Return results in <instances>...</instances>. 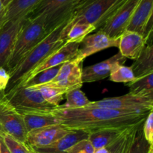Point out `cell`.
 Listing matches in <instances>:
<instances>
[{
  "label": "cell",
  "instance_id": "obj_13",
  "mask_svg": "<svg viewBox=\"0 0 153 153\" xmlns=\"http://www.w3.org/2000/svg\"><path fill=\"white\" fill-rule=\"evenodd\" d=\"M120 37H111L102 30L88 34L79 45L77 58L82 61L97 52L112 47H118Z\"/></svg>",
  "mask_w": 153,
  "mask_h": 153
},
{
  "label": "cell",
  "instance_id": "obj_29",
  "mask_svg": "<svg viewBox=\"0 0 153 153\" xmlns=\"http://www.w3.org/2000/svg\"><path fill=\"white\" fill-rule=\"evenodd\" d=\"M134 79L135 77L131 67L124 65L116 66L109 76V80L117 83L128 84Z\"/></svg>",
  "mask_w": 153,
  "mask_h": 153
},
{
  "label": "cell",
  "instance_id": "obj_26",
  "mask_svg": "<svg viewBox=\"0 0 153 153\" xmlns=\"http://www.w3.org/2000/svg\"><path fill=\"white\" fill-rule=\"evenodd\" d=\"M61 66L43 70L37 74L34 75L33 77L27 79L25 82L18 85H22V86L25 87H37L40 86V85H46L55 79V77L57 76L58 71H59Z\"/></svg>",
  "mask_w": 153,
  "mask_h": 153
},
{
  "label": "cell",
  "instance_id": "obj_39",
  "mask_svg": "<svg viewBox=\"0 0 153 153\" xmlns=\"http://www.w3.org/2000/svg\"><path fill=\"white\" fill-rule=\"evenodd\" d=\"M4 92H0V100L4 97Z\"/></svg>",
  "mask_w": 153,
  "mask_h": 153
},
{
  "label": "cell",
  "instance_id": "obj_40",
  "mask_svg": "<svg viewBox=\"0 0 153 153\" xmlns=\"http://www.w3.org/2000/svg\"><path fill=\"white\" fill-rule=\"evenodd\" d=\"M148 153H153V146H151V147L149 148V152Z\"/></svg>",
  "mask_w": 153,
  "mask_h": 153
},
{
  "label": "cell",
  "instance_id": "obj_17",
  "mask_svg": "<svg viewBox=\"0 0 153 153\" xmlns=\"http://www.w3.org/2000/svg\"><path fill=\"white\" fill-rule=\"evenodd\" d=\"M88 135L89 133L82 130H73L48 146L31 148L35 153H67V150L78 142L88 139Z\"/></svg>",
  "mask_w": 153,
  "mask_h": 153
},
{
  "label": "cell",
  "instance_id": "obj_24",
  "mask_svg": "<svg viewBox=\"0 0 153 153\" xmlns=\"http://www.w3.org/2000/svg\"><path fill=\"white\" fill-rule=\"evenodd\" d=\"M95 30V26L91 24L79 22L71 23L70 22V29L66 35V43H81L85 37Z\"/></svg>",
  "mask_w": 153,
  "mask_h": 153
},
{
  "label": "cell",
  "instance_id": "obj_28",
  "mask_svg": "<svg viewBox=\"0 0 153 153\" xmlns=\"http://www.w3.org/2000/svg\"><path fill=\"white\" fill-rule=\"evenodd\" d=\"M151 146L143 136V125L138 128L135 137L123 153H148Z\"/></svg>",
  "mask_w": 153,
  "mask_h": 153
},
{
  "label": "cell",
  "instance_id": "obj_33",
  "mask_svg": "<svg viewBox=\"0 0 153 153\" xmlns=\"http://www.w3.org/2000/svg\"><path fill=\"white\" fill-rule=\"evenodd\" d=\"M10 80V74L4 67H0V92H4Z\"/></svg>",
  "mask_w": 153,
  "mask_h": 153
},
{
  "label": "cell",
  "instance_id": "obj_27",
  "mask_svg": "<svg viewBox=\"0 0 153 153\" xmlns=\"http://www.w3.org/2000/svg\"><path fill=\"white\" fill-rule=\"evenodd\" d=\"M34 88L40 91L42 97L48 103L55 107L59 105L60 102L64 100V95L67 93L61 88L48 85H40Z\"/></svg>",
  "mask_w": 153,
  "mask_h": 153
},
{
  "label": "cell",
  "instance_id": "obj_9",
  "mask_svg": "<svg viewBox=\"0 0 153 153\" xmlns=\"http://www.w3.org/2000/svg\"><path fill=\"white\" fill-rule=\"evenodd\" d=\"M82 59L76 57L61 64L55 79L46 85L61 88L66 92L81 88L84 84L82 82Z\"/></svg>",
  "mask_w": 153,
  "mask_h": 153
},
{
  "label": "cell",
  "instance_id": "obj_1",
  "mask_svg": "<svg viewBox=\"0 0 153 153\" xmlns=\"http://www.w3.org/2000/svg\"><path fill=\"white\" fill-rule=\"evenodd\" d=\"M60 124L71 130L88 133L111 128H124L143 124L149 112L123 111L96 107L51 111Z\"/></svg>",
  "mask_w": 153,
  "mask_h": 153
},
{
  "label": "cell",
  "instance_id": "obj_11",
  "mask_svg": "<svg viewBox=\"0 0 153 153\" xmlns=\"http://www.w3.org/2000/svg\"><path fill=\"white\" fill-rule=\"evenodd\" d=\"M152 12L153 0H140L126 28L143 36L147 43L152 38Z\"/></svg>",
  "mask_w": 153,
  "mask_h": 153
},
{
  "label": "cell",
  "instance_id": "obj_21",
  "mask_svg": "<svg viewBox=\"0 0 153 153\" xmlns=\"http://www.w3.org/2000/svg\"><path fill=\"white\" fill-rule=\"evenodd\" d=\"M42 0H12L5 7L4 23L27 16Z\"/></svg>",
  "mask_w": 153,
  "mask_h": 153
},
{
  "label": "cell",
  "instance_id": "obj_19",
  "mask_svg": "<svg viewBox=\"0 0 153 153\" xmlns=\"http://www.w3.org/2000/svg\"><path fill=\"white\" fill-rule=\"evenodd\" d=\"M23 118L27 134L33 130L38 129L49 126L60 124L51 111H28L21 114Z\"/></svg>",
  "mask_w": 153,
  "mask_h": 153
},
{
  "label": "cell",
  "instance_id": "obj_20",
  "mask_svg": "<svg viewBox=\"0 0 153 153\" xmlns=\"http://www.w3.org/2000/svg\"><path fill=\"white\" fill-rule=\"evenodd\" d=\"M130 67L132 70L135 79L153 73V46L152 42L146 43Z\"/></svg>",
  "mask_w": 153,
  "mask_h": 153
},
{
  "label": "cell",
  "instance_id": "obj_31",
  "mask_svg": "<svg viewBox=\"0 0 153 153\" xmlns=\"http://www.w3.org/2000/svg\"><path fill=\"white\" fill-rule=\"evenodd\" d=\"M153 111H150L143 124V133L150 146H153Z\"/></svg>",
  "mask_w": 153,
  "mask_h": 153
},
{
  "label": "cell",
  "instance_id": "obj_22",
  "mask_svg": "<svg viewBox=\"0 0 153 153\" xmlns=\"http://www.w3.org/2000/svg\"><path fill=\"white\" fill-rule=\"evenodd\" d=\"M126 128L128 127L99 130V131L90 133L88 139L94 146V149H100V148H108L117 139V137Z\"/></svg>",
  "mask_w": 153,
  "mask_h": 153
},
{
  "label": "cell",
  "instance_id": "obj_8",
  "mask_svg": "<svg viewBox=\"0 0 153 153\" xmlns=\"http://www.w3.org/2000/svg\"><path fill=\"white\" fill-rule=\"evenodd\" d=\"M7 134L26 143L27 131L23 118L5 98L0 100V135Z\"/></svg>",
  "mask_w": 153,
  "mask_h": 153
},
{
  "label": "cell",
  "instance_id": "obj_10",
  "mask_svg": "<svg viewBox=\"0 0 153 153\" xmlns=\"http://www.w3.org/2000/svg\"><path fill=\"white\" fill-rule=\"evenodd\" d=\"M140 0H126L100 28L111 37H120L126 30Z\"/></svg>",
  "mask_w": 153,
  "mask_h": 153
},
{
  "label": "cell",
  "instance_id": "obj_35",
  "mask_svg": "<svg viewBox=\"0 0 153 153\" xmlns=\"http://www.w3.org/2000/svg\"><path fill=\"white\" fill-rule=\"evenodd\" d=\"M0 153H10L7 149V146H5L4 142H3L1 137H0Z\"/></svg>",
  "mask_w": 153,
  "mask_h": 153
},
{
  "label": "cell",
  "instance_id": "obj_36",
  "mask_svg": "<svg viewBox=\"0 0 153 153\" xmlns=\"http://www.w3.org/2000/svg\"><path fill=\"white\" fill-rule=\"evenodd\" d=\"M94 153H110V152H109V151L106 148H100V149H95Z\"/></svg>",
  "mask_w": 153,
  "mask_h": 153
},
{
  "label": "cell",
  "instance_id": "obj_16",
  "mask_svg": "<svg viewBox=\"0 0 153 153\" xmlns=\"http://www.w3.org/2000/svg\"><path fill=\"white\" fill-rule=\"evenodd\" d=\"M72 131L61 124L49 126L28 132L26 143L30 147L48 146Z\"/></svg>",
  "mask_w": 153,
  "mask_h": 153
},
{
  "label": "cell",
  "instance_id": "obj_23",
  "mask_svg": "<svg viewBox=\"0 0 153 153\" xmlns=\"http://www.w3.org/2000/svg\"><path fill=\"white\" fill-rule=\"evenodd\" d=\"M129 88V93L136 96L153 99V73L134 79L126 84Z\"/></svg>",
  "mask_w": 153,
  "mask_h": 153
},
{
  "label": "cell",
  "instance_id": "obj_4",
  "mask_svg": "<svg viewBox=\"0 0 153 153\" xmlns=\"http://www.w3.org/2000/svg\"><path fill=\"white\" fill-rule=\"evenodd\" d=\"M126 0H82L75 7L71 23L85 22L99 29Z\"/></svg>",
  "mask_w": 153,
  "mask_h": 153
},
{
  "label": "cell",
  "instance_id": "obj_14",
  "mask_svg": "<svg viewBox=\"0 0 153 153\" xmlns=\"http://www.w3.org/2000/svg\"><path fill=\"white\" fill-rule=\"evenodd\" d=\"M79 45H80V43H64L62 46H61L52 55H49L46 59H45L41 64H39L35 69H34L19 84L22 83L27 79L33 77L34 75L37 74L43 70L61 66V64H64L65 62L76 58L77 57L78 52H79Z\"/></svg>",
  "mask_w": 153,
  "mask_h": 153
},
{
  "label": "cell",
  "instance_id": "obj_6",
  "mask_svg": "<svg viewBox=\"0 0 153 153\" xmlns=\"http://www.w3.org/2000/svg\"><path fill=\"white\" fill-rule=\"evenodd\" d=\"M4 97L19 114L28 111H48L55 108L48 103L42 97L40 91L34 87L18 85L5 93Z\"/></svg>",
  "mask_w": 153,
  "mask_h": 153
},
{
  "label": "cell",
  "instance_id": "obj_25",
  "mask_svg": "<svg viewBox=\"0 0 153 153\" xmlns=\"http://www.w3.org/2000/svg\"><path fill=\"white\" fill-rule=\"evenodd\" d=\"M66 102L55 107L58 109H75L85 108L90 104V101L85 96V93L79 89H74L65 94Z\"/></svg>",
  "mask_w": 153,
  "mask_h": 153
},
{
  "label": "cell",
  "instance_id": "obj_37",
  "mask_svg": "<svg viewBox=\"0 0 153 153\" xmlns=\"http://www.w3.org/2000/svg\"><path fill=\"white\" fill-rule=\"evenodd\" d=\"M1 1L3 5H4V7H6L9 4H10V2L12 1V0H1Z\"/></svg>",
  "mask_w": 153,
  "mask_h": 153
},
{
  "label": "cell",
  "instance_id": "obj_34",
  "mask_svg": "<svg viewBox=\"0 0 153 153\" xmlns=\"http://www.w3.org/2000/svg\"><path fill=\"white\" fill-rule=\"evenodd\" d=\"M4 14H5V7H4L1 1L0 0V28L4 24Z\"/></svg>",
  "mask_w": 153,
  "mask_h": 153
},
{
  "label": "cell",
  "instance_id": "obj_30",
  "mask_svg": "<svg viewBox=\"0 0 153 153\" xmlns=\"http://www.w3.org/2000/svg\"><path fill=\"white\" fill-rule=\"evenodd\" d=\"M10 153H35L27 143L19 141L7 134L0 135Z\"/></svg>",
  "mask_w": 153,
  "mask_h": 153
},
{
  "label": "cell",
  "instance_id": "obj_32",
  "mask_svg": "<svg viewBox=\"0 0 153 153\" xmlns=\"http://www.w3.org/2000/svg\"><path fill=\"white\" fill-rule=\"evenodd\" d=\"M94 148L88 139L82 140L67 150V153H94Z\"/></svg>",
  "mask_w": 153,
  "mask_h": 153
},
{
  "label": "cell",
  "instance_id": "obj_3",
  "mask_svg": "<svg viewBox=\"0 0 153 153\" xmlns=\"http://www.w3.org/2000/svg\"><path fill=\"white\" fill-rule=\"evenodd\" d=\"M48 34L44 19L42 16L35 18L27 16L25 23L18 34L13 52L6 65L5 69L9 74L22 58Z\"/></svg>",
  "mask_w": 153,
  "mask_h": 153
},
{
  "label": "cell",
  "instance_id": "obj_15",
  "mask_svg": "<svg viewBox=\"0 0 153 153\" xmlns=\"http://www.w3.org/2000/svg\"><path fill=\"white\" fill-rule=\"evenodd\" d=\"M126 60L119 52L105 61L85 67L82 69V82L91 83L106 79L116 66L123 65Z\"/></svg>",
  "mask_w": 153,
  "mask_h": 153
},
{
  "label": "cell",
  "instance_id": "obj_7",
  "mask_svg": "<svg viewBox=\"0 0 153 153\" xmlns=\"http://www.w3.org/2000/svg\"><path fill=\"white\" fill-rule=\"evenodd\" d=\"M87 107L102 108L123 111L149 112L153 109V99L139 97L128 93L117 97H108L98 101H91Z\"/></svg>",
  "mask_w": 153,
  "mask_h": 153
},
{
  "label": "cell",
  "instance_id": "obj_12",
  "mask_svg": "<svg viewBox=\"0 0 153 153\" xmlns=\"http://www.w3.org/2000/svg\"><path fill=\"white\" fill-rule=\"evenodd\" d=\"M27 16L7 21L0 28V67H6L13 52L16 37Z\"/></svg>",
  "mask_w": 153,
  "mask_h": 153
},
{
  "label": "cell",
  "instance_id": "obj_38",
  "mask_svg": "<svg viewBox=\"0 0 153 153\" xmlns=\"http://www.w3.org/2000/svg\"><path fill=\"white\" fill-rule=\"evenodd\" d=\"M80 1H82V0H73V1H74L75 4H76V6L78 4H79V2H80Z\"/></svg>",
  "mask_w": 153,
  "mask_h": 153
},
{
  "label": "cell",
  "instance_id": "obj_18",
  "mask_svg": "<svg viewBox=\"0 0 153 153\" xmlns=\"http://www.w3.org/2000/svg\"><path fill=\"white\" fill-rule=\"evenodd\" d=\"M147 42L144 37L134 31L126 30L120 36L118 48L120 53L131 60H135Z\"/></svg>",
  "mask_w": 153,
  "mask_h": 153
},
{
  "label": "cell",
  "instance_id": "obj_2",
  "mask_svg": "<svg viewBox=\"0 0 153 153\" xmlns=\"http://www.w3.org/2000/svg\"><path fill=\"white\" fill-rule=\"evenodd\" d=\"M70 19L62 23L49 33L10 72V80L4 91V94L11 91L19 85L39 64L66 43V35L70 29Z\"/></svg>",
  "mask_w": 153,
  "mask_h": 153
},
{
  "label": "cell",
  "instance_id": "obj_5",
  "mask_svg": "<svg viewBox=\"0 0 153 153\" xmlns=\"http://www.w3.org/2000/svg\"><path fill=\"white\" fill-rule=\"evenodd\" d=\"M75 7L73 0H42L28 16H42L44 19L46 31L49 34L62 23L72 19Z\"/></svg>",
  "mask_w": 153,
  "mask_h": 153
}]
</instances>
